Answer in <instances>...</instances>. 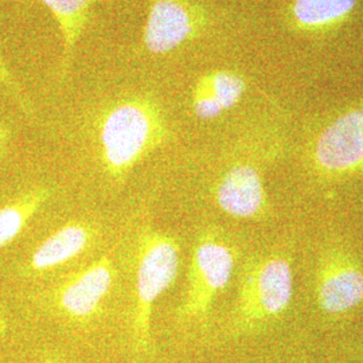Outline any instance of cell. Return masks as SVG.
Listing matches in <instances>:
<instances>
[{"mask_svg": "<svg viewBox=\"0 0 363 363\" xmlns=\"http://www.w3.org/2000/svg\"><path fill=\"white\" fill-rule=\"evenodd\" d=\"M147 76L148 70L140 67L139 81L108 94L88 123L97 160L113 181H124L145 157L172 139L167 111L155 86L145 81Z\"/></svg>", "mask_w": 363, "mask_h": 363, "instance_id": "obj_1", "label": "cell"}, {"mask_svg": "<svg viewBox=\"0 0 363 363\" xmlns=\"http://www.w3.org/2000/svg\"><path fill=\"white\" fill-rule=\"evenodd\" d=\"M145 21L132 58L135 66L167 69L220 37L226 18L210 0H144Z\"/></svg>", "mask_w": 363, "mask_h": 363, "instance_id": "obj_2", "label": "cell"}, {"mask_svg": "<svg viewBox=\"0 0 363 363\" xmlns=\"http://www.w3.org/2000/svg\"><path fill=\"white\" fill-rule=\"evenodd\" d=\"M294 296L292 259L272 253L247 264L241 276L238 301L234 311V334L253 333L291 306Z\"/></svg>", "mask_w": 363, "mask_h": 363, "instance_id": "obj_3", "label": "cell"}, {"mask_svg": "<svg viewBox=\"0 0 363 363\" xmlns=\"http://www.w3.org/2000/svg\"><path fill=\"white\" fill-rule=\"evenodd\" d=\"M179 244L169 234L143 230L138 242L136 304L132 315V346L138 354L151 350V315L157 298L179 272Z\"/></svg>", "mask_w": 363, "mask_h": 363, "instance_id": "obj_4", "label": "cell"}, {"mask_svg": "<svg viewBox=\"0 0 363 363\" xmlns=\"http://www.w3.org/2000/svg\"><path fill=\"white\" fill-rule=\"evenodd\" d=\"M235 265L233 247L217 232L198 237L194 247L189 286L177 315L181 322L203 320L218 294L229 284Z\"/></svg>", "mask_w": 363, "mask_h": 363, "instance_id": "obj_5", "label": "cell"}, {"mask_svg": "<svg viewBox=\"0 0 363 363\" xmlns=\"http://www.w3.org/2000/svg\"><path fill=\"white\" fill-rule=\"evenodd\" d=\"M311 167L320 178L340 181L363 172V100L342 109L315 135Z\"/></svg>", "mask_w": 363, "mask_h": 363, "instance_id": "obj_6", "label": "cell"}, {"mask_svg": "<svg viewBox=\"0 0 363 363\" xmlns=\"http://www.w3.org/2000/svg\"><path fill=\"white\" fill-rule=\"evenodd\" d=\"M315 298L320 311L340 316L363 304V265L342 247L325 250L315 279Z\"/></svg>", "mask_w": 363, "mask_h": 363, "instance_id": "obj_7", "label": "cell"}, {"mask_svg": "<svg viewBox=\"0 0 363 363\" xmlns=\"http://www.w3.org/2000/svg\"><path fill=\"white\" fill-rule=\"evenodd\" d=\"M249 89L247 74L233 67H214L195 76L189 86V106L198 121H214L233 111Z\"/></svg>", "mask_w": 363, "mask_h": 363, "instance_id": "obj_8", "label": "cell"}, {"mask_svg": "<svg viewBox=\"0 0 363 363\" xmlns=\"http://www.w3.org/2000/svg\"><path fill=\"white\" fill-rule=\"evenodd\" d=\"M113 283V265L101 257L69 277L52 295L55 307L67 319L88 323L100 311L101 303Z\"/></svg>", "mask_w": 363, "mask_h": 363, "instance_id": "obj_9", "label": "cell"}, {"mask_svg": "<svg viewBox=\"0 0 363 363\" xmlns=\"http://www.w3.org/2000/svg\"><path fill=\"white\" fill-rule=\"evenodd\" d=\"M218 208L228 216L241 220H256L268 208V198L259 169L238 162L228 169L216 187Z\"/></svg>", "mask_w": 363, "mask_h": 363, "instance_id": "obj_10", "label": "cell"}, {"mask_svg": "<svg viewBox=\"0 0 363 363\" xmlns=\"http://www.w3.org/2000/svg\"><path fill=\"white\" fill-rule=\"evenodd\" d=\"M361 0H291L286 9L288 26L307 35H323L346 25Z\"/></svg>", "mask_w": 363, "mask_h": 363, "instance_id": "obj_11", "label": "cell"}, {"mask_svg": "<svg viewBox=\"0 0 363 363\" xmlns=\"http://www.w3.org/2000/svg\"><path fill=\"white\" fill-rule=\"evenodd\" d=\"M52 13L62 38L57 77L62 82L72 73L78 40L91 22L94 9L104 0H38Z\"/></svg>", "mask_w": 363, "mask_h": 363, "instance_id": "obj_12", "label": "cell"}, {"mask_svg": "<svg viewBox=\"0 0 363 363\" xmlns=\"http://www.w3.org/2000/svg\"><path fill=\"white\" fill-rule=\"evenodd\" d=\"M91 240V226L81 222L67 223L37 247L30 259L28 271L43 272L60 267L84 253Z\"/></svg>", "mask_w": 363, "mask_h": 363, "instance_id": "obj_13", "label": "cell"}, {"mask_svg": "<svg viewBox=\"0 0 363 363\" xmlns=\"http://www.w3.org/2000/svg\"><path fill=\"white\" fill-rule=\"evenodd\" d=\"M50 194L48 187H35L0 208V249L13 242Z\"/></svg>", "mask_w": 363, "mask_h": 363, "instance_id": "obj_14", "label": "cell"}, {"mask_svg": "<svg viewBox=\"0 0 363 363\" xmlns=\"http://www.w3.org/2000/svg\"><path fill=\"white\" fill-rule=\"evenodd\" d=\"M0 91H3L6 96H9L25 115L33 116V105L22 91L19 82L16 81V78L10 70L9 65L6 64L1 54H0Z\"/></svg>", "mask_w": 363, "mask_h": 363, "instance_id": "obj_15", "label": "cell"}, {"mask_svg": "<svg viewBox=\"0 0 363 363\" xmlns=\"http://www.w3.org/2000/svg\"><path fill=\"white\" fill-rule=\"evenodd\" d=\"M9 142H10V130L7 128V125L3 124V121L0 120V156L4 154Z\"/></svg>", "mask_w": 363, "mask_h": 363, "instance_id": "obj_16", "label": "cell"}, {"mask_svg": "<svg viewBox=\"0 0 363 363\" xmlns=\"http://www.w3.org/2000/svg\"><path fill=\"white\" fill-rule=\"evenodd\" d=\"M6 330H7V322L3 318H0V337L6 333Z\"/></svg>", "mask_w": 363, "mask_h": 363, "instance_id": "obj_17", "label": "cell"}, {"mask_svg": "<svg viewBox=\"0 0 363 363\" xmlns=\"http://www.w3.org/2000/svg\"><path fill=\"white\" fill-rule=\"evenodd\" d=\"M38 363H61L57 358H45L43 361H40Z\"/></svg>", "mask_w": 363, "mask_h": 363, "instance_id": "obj_18", "label": "cell"}]
</instances>
